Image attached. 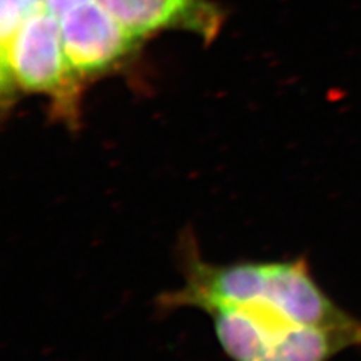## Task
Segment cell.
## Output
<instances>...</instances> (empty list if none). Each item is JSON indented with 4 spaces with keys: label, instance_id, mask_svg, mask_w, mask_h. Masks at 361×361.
I'll return each instance as SVG.
<instances>
[{
    "label": "cell",
    "instance_id": "1",
    "mask_svg": "<svg viewBox=\"0 0 361 361\" xmlns=\"http://www.w3.org/2000/svg\"><path fill=\"white\" fill-rule=\"evenodd\" d=\"M179 265L184 285L160 295L158 306L164 310L193 307L208 313L219 307L255 306L302 325L351 329L361 324L326 295L302 256L214 264L203 259L195 233L185 231L179 243Z\"/></svg>",
    "mask_w": 361,
    "mask_h": 361
},
{
    "label": "cell",
    "instance_id": "2",
    "mask_svg": "<svg viewBox=\"0 0 361 361\" xmlns=\"http://www.w3.org/2000/svg\"><path fill=\"white\" fill-rule=\"evenodd\" d=\"M85 80L65 53L59 17L44 5L18 30L0 62L2 110L14 106L20 92L50 99V115L75 131L82 121Z\"/></svg>",
    "mask_w": 361,
    "mask_h": 361
},
{
    "label": "cell",
    "instance_id": "3",
    "mask_svg": "<svg viewBox=\"0 0 361 361\" xmlns=\"http://www.w3.org/2000/svg\"><path fill=\"white\" fill-rule=\"evenodd\" d=\"M208 314L232 361H330L345 349L361 348V324L351 329L302 325L255 306L219 307Z\"/></svg>",
    "mask_w": 361,
    "mask_h": 361
},
{
    "label": "cell",
    "instance_id": "4",
    "mask_svg": "<svg viewBox=\"0 0 361 361\" xmlns=\"http://www.w3.org/2000/svg\"><path fill=\"white\" fill-rule=\"evenodd\" d=\"M59 21L65 53L85 82L115 70L139 41L101 0L70 9Z\"/></svg>",
    "mask_w": 361,
    "mask_h": 361
},
{
    "label": "cell",
    "instance_id": "5",
    "mask_svg": "<svg viewBox=\"0 0 361 361\" xmlns=\"http://www.w3.org/2000/svg\"><path fill=\"white\" fill-rule=\"evenodd\" d=\"M103 5L135 38L154 32L180 27L212 39L221 17L216 5L207 0H101Z\"/></svg>",
    "mask_w": 361,
    "mask_h": 361
},
{
    "label": "cell",
    "instance_id": "6",
    "mask_svg": "<svg viewBox=\"0 0 361 361\" xmlns=\"http://www.w3.org/2000/svg\"><path fill=\"white\" fill-rule=\"evenodd\" d=\"M45 0H0V62L11 49L23 25L39 11Z\"/></svg>",
    "mask_w": 361,
    "mask_h": 361
},
{
    "label": "cell",
    "instance_id": "7",
    "mask_svg": "<svg viewBox=\"0 0 361 361\" xmlns=\"http://www.w3.org/2000/svg\"><path fill=\"white\" fill-rule=\"evenodd\" d=\"M87 2H94V0H45V4L51 9V13H54L58 17H62L70 9Z\"/></svg>",
    "mask_w": 361,
    "mask_h": 361
}]
</instances>
